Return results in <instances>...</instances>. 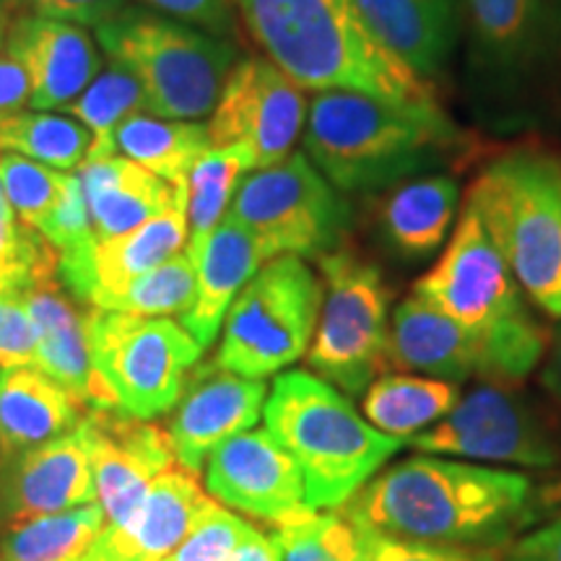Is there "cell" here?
Returning a JSON list of instances; mask_svg holds the SVG:
<instances>
[{
    "instance_id": "cell-49",
    "label": "cell",
    "mask_w": 561,
    "mask_h": 561,
    "mask_svg": "<svg viewBox=\"0 0 561 561\" xmlns=\"http://www.w3.org/2000/svg\"><path fill=\"white\" fill-rule=\"evenodd\" d=\"M0 561H3V559H0Z\"/></svg>"
},
{
    "instance_id": "cell-12",
    "label": "cell",
    "mask_w": 561,
    "mask_h": 561,
    "mask_svg": "<svg viewBox=\"0 0 561 561\" xmlns=\"http://www.w3.org/2000/svg\"><path fill=\"white\" fill-rule=\"evenodd\" d=\"M471 68L496 100H520L561 70V0H460Z\"/></svg>"
},
{
    "instance_id": "cell-30",
    "label": "cell",
    "mask_w": 561,
    "mask_h": 561,
    "mask_svg": "<svg viewBox=\"0 0 561 561\" xmlns=\"http://www.w3.org/2000/svg\"><path fill=\"white\" fill-rule=\"evenodd\" d=\"M208 149V130L203 125L151 117L144 112L117 125L112 136V153L136 161L170 185L185 180Z\"/></svg>"
},
{
    "instance_id": "cell-14",
    "label": "cell",
    "mask_w": 561,
    "mask_h": 561,
    "mask_svg": "<svg viewBox=\"0 0 561 561\" xmlns=\"http://www.w3.org/2000/svg\"><path fill=\"white\" fill-rule=\"evenodd\" d=\"M305 123V89L273 60L250 58L231 68L206 130L210 149H237L255 172L289 157Z\"/></svg>"
},
{
    "instance_id": "cell-48",
    "label": "cell",
    "mask_w": 561,
    "mask_h": 561,
    "mask_svg": "<svg viewBox=\"0 0 561 561\" xmlns=\"http://www.w3.org/2000/svg\"><path fill=\"white\" fill-rule=\"evenodd\" d=\"M11 3H16V0H11Z\"/></svg>"
},
{
    "instance_id": "cell-27",
    "label": "cell",
    "mask_w": 561,
    "mask_h": 561,
    "mask_svg": "<svg viewBox=\"0 0 561 561\" xmlns=\"http://www.w3.org/2000/svg\"><path fill=\"white\" fill-rule=\"evenodd\" d=\"M87 409L32 367L0 371V460L34 450L79 426Z\"/></svg>"
},
{
    "instance_id": "cell-37",
    "label": "cell",
    "mask_w": 561,
    "mask_h": 561,
    "mask_svg": "<svg viewBox=\"0 0 561 561\" xmlns=\"http://www.w3.org/2000/svg\"><path fill=\"white\" fill-rule=\"evenodd\" d=\"M0 182L19 221L39 229V224L53 214L62 198L68 172L53 170V167L9 151L0 153Z\"/></svg>"
},
{
    "instance_id": "cell-36",
    "label": "cell",
    "mask_w": 561,
    "mask_h": 561,
    "mask_svg": "<svg viewBox=\"0 0 561 561\" xmlns=\"http://www.w3.org/2000/svg\"><path fill=\"white\" fill-rule=\"evenodd\" d=\"M273 536L284 561H359V525L343 510H301Z\"/></svg>"
},
{
    "instance_id": "cell-23",
    "label": "cell",
    "mask_w": 561,
    "mask_h": 561,
    "mask_svg": "<svg viewBox=\"0 0 561 561\" xmlns=\"http://www.w3.org/2000/svg\"><path fill=\"white\" fill-rule=\"evenodd\" d=\"M388 362L401 371L455 385L483 371L479 339L416 294L392 312Z\"/></svg>"
},
{
    "instance_id": "cell-6",
    "label": "cell",
    "mask_w": 561,
    "mask_h": 561,
    "mask_svg": "<svg viewBox=\"0 0 561 561\" xmlns=\"http://www.w3.org/2000/svg\"><path fill=\"white\" fill-rule=\"evenodd\" d=\"M468 203L525 297L561 320V164L512 151L481 172Z\"/></svg>"
},
{
    "instance_id": "cell-33",
    "label": "cell",
    "mask_w": 561,
    "mask_h": 561,
    "mask_svg": "<svg viewBox=\"0 0 561 561\" xmlns=\"http://www.w3.org/2000/svg\"><path fill=\"white\" fill-rule=\"evenodd\" d=\"M91 149V130L87 125L50 112H16L0 117V151L21 153L53 170L81 167Z\"/></svg>"
},
{
    "instance_id": "cell-41",
    "label": "cell",
    "mask_w": 561,
    "mask_h": 561,
    "mask_svg": "<svg viewBox=\"0 0 561 561\" xmlns=\"http://www.w3.org/2000/svg\"><path fill=\"white\" fill-rule=\"evenodd\" d=\"M146 3L180 19L182 24L201 26L214 37L227 39V34L234 30L229 0H146Z\"/></svg>"
},
{
    "instance_id": "cell-31",
    "label": "cell",
    "mask_w": 561,
    "mask_h": 561,
    "mask_svg": "<svg viewBox=\"0 0 561 561\" xmlns=\"http://www.w3.org/2000/svg\"><path fill=\"white\" fill-rule=\"evenodd\" d=\"M250 161L237 149H208L182 180L187 216V255L195 263L203 244L219 227L237 187L250 174Z\"/></svg>"
},
{
    "instance_id": "cell-2",
    "label": "cell",
    "mask_w": 561,
    "mask_h": 561,
    "mask_svg": "<svg viewBox=\"0 0 561 561\" xmlns=\"http://www.w3.org/2000/svg\"><path fill=\"white\" fill-rule=\"evenodd\" d=\"M462 146V133L439 104H403L359 91L314 96L305 123V153L339 193L390 191L434 174Z\"/></svg>"
},
{
    "instance_id": "cell-24",
    "label": "cell",
    "mask_w": 561,
    "mask_h": 561,
    "mask_svg": "<svg viewBox=\"0 0 561 561\" xmlns=\"http://www.w3.org/2000/svg\"><path fill=\"white\" fill-rule=\"evenodd\" d=\"M268 263V255L248 227H242L234 216H224L201 255L195 257L198 273V297L193 310L182 318V328L208 348L221 331L229 307L237 294L250 284L252 276Z\"/></svg>"
},
{
    "instance_id": "cell-8",
    "label": "cell",
    "mask_w": 561,
    "mask_h": 561,
    "mask_svg": "<svg viewBox=\"0 0 561 561\" xmlns=\"http://www.w3.org/2000/svg\"><path fill=\"white\" fill-rule=\"evenodd\" d=\"M322 284L301 257H273L237 294L216 364L250 380L278 375L310 348Z\"/></svg>"
},
{
    "instance_id": "cell-21",
    "label": "cell",
    "mask_w": 561,
    "mask_h": 561,
    "mask_svg": "<svg viewBox=\"0 0 561 561\" xmlns=\"http://www.w3.org/2000/svg\"><path fill=\"white\" fill-rule=\"evenodd\" d=\"M26 310L37 331L34 367L58 382L83 409L117 411L115 398L91 364L87 314L62 294L60 278L34 280L24 289Z\"/></svg>"
},
{
    "instance_id": "cell-29",
    "label": "cell",
    "mask_w": 561,
    "mask_h": 561,
    "mask_svg": "<svg viewBox=\"0 0 561 561\" xmlns=\"http://www.w3.org/2000/svg\"><path fill=\"white\" fill-rule=\"evenodd\" d=\"M460 388L424 375H385L364 390V419L390 437L409 439L426 432L455 409Z\"/></svg>"
},
{
    "instance_id": "cell-4",
    "label": "cell",
    "mask_w": 561,
    "mask_h": 561,
    "mask_svg": "<svg viewBox=\"0 0 561 561\" xmlns=\"http://www.w3.org/2000/svg\"><path fill=\"white\" fill-rule=\"evenodd\" d=\"M520 291L471 203L462 208L437 263L413 284L416 297L479 339L481 380L496 385L525 380L546 354L543 328Z\"/></svg>"
},
{
    "instance_id": "cell-22",
    "label": "cell",
    "mask_w": 561,
    "mask_h": 561,
    "mask_svg": "<svg viewBox=\"0 0 561 561\" xmlns=\"http://www.w3.org/2000/svg\"><path fill=\"white\" fill-rule=\"evenodd\" d=\"M362 26L392 60L430 83L447 70L462 34L460 0H354Z\"/></svg>"
},
{
    "instance_id": "cell-16",
    "label": "cell",
    "mask_w": 561,
    "mask_h": 561,
    "mask_svg": "<svg viewBox=\"0 0 561 561\" xmlns=\"http://www.w3.org/2000/svg\"><path fill=\"white\" fill-rule=\"evenodd\" d=\"M206 489L216 502L271 525L310 510L297 462L265 426L234 434L208 455Z\"/></svg>"
},
{
    "instance_id": "cell-38",
    "label": "cell",
    "mask_w": 561,
    "mask_h": 561,
    "mask_svg": "<svg viewBox=\"0 0 561 561\" xmlns=\"http://www.w3.org/2000/svg\"><path fill=\"white\" fill-rule=\"evenodd\" d=\"M255 525L244 523L240 515L221 507L219 502H210L185 541L161 561H229L255 536Z\"/></svg>"
},
{
    "instance_id": "cell-44",
    "label": "cell",
    "mask_w": 561,
    "mask_h": 561,
    "mask_svg": "<svg viewBox=\"0 0 561 561\" xmlns=\"http://www.w3.org/2000/svg\"><path fill=\"white\" fill-rule=\"evenodd\" d=\"M32 83L24 68L9 55H0V117L16 115L30 104Z\"/></svg>"
},
{
    "instance_id": "cell-10",
    "label": "cell",
    "mask_w": 561,
    "mask_h": 561,
    "mask_svg": "<svg viewBox=\"0 0 561 561\" xmlns=\"http://www.w3.org/2000/svg\"><path fill=\"white\" fill-rule=\"evenodd\" d=\"M91 364L115 398L117 411L149 421L180 403L187 371L201 362L203 346L167 318L130 312H87Z\"/></svg>"
},
{
    "instance_id": "cell-40",
    "label": "cell",
    "mask_w": 561,
    "mask_h": 561,
    "mask_svg": "<svg viewBox=\"0 0 561 561\" xmlns=\"http://www.w3.org/2000/svg\"><path fill=\"white\" fill-rule=\"evenodd\" d=\"M37 351V331L26 310L24 291L0 289V369L30 367Z\"/></svg>"
},
{
    "instance_id": "cell-13",
    "label": "cell",
    "mask_w": 561,
    "mask_h": 561,
    "mask_svg": "<svg viewBox=\"0 0 561 561\" xmlns=\"http://www.w3.org/2000/svg\"><path fill=\"white\" fill-rule=\"evenodd\" d=\"M416 453L445 455L471 462H500L520 468H553L561 447L541 416L510 385L483 382L445 419L409 439Z\"/></svg>"
},
{
    "instance_id": "cell-18",
    "label": "cell",
    "mask_w": 561,
    "mask_h": 561,
    "mask_svg": "<svg viewBox=\"0 0 561 561\" xmlns=\"http://www.w3.org/2000/svg\"><path fill=\"white\" fill-rule=\"evenodd\" d=\"M265 401L268 388L263 380L240 377L216 362L198 364L187 371L180 405L167 430L174 458L187 471L198 473L221 442L257 424Z\"/></svg>"
},
{
    "instance_id": "cell-26",
    "label": "cell",
    "mask_w": 561,
    "mask_h": 561,
    "mask_svg": "<svg viewBox=\"0 0 561 561\" xmlns=\"http://www.w3.org/2000/svg\"><path fill=\"white\" fill-rule=\"evenodd\" d=\"M460 185L450 174H421L390 187L380 210V234L401 261H430L445 248L455 216Z\"/></svg>"
},
{
    "instance_id": "cell-1",
    "label": "cell",
    "mask_w": 561,
    "mask_h": 561,
    "mask_svg": "<svg viewBox=\"0 0 561 561\" xmlns=\"http://www.w3.org/2000/svg\"><path fill=\"white\" fill-rule=\"evenodd\" d=\"M543 504V491L520 471L419 453L392 462L339 510L388 536L500 549L530 528Z\"/></svg>"
},
{
    "instance_id": "cell-46",
    "label": "cell",
    "mask_w": 561,
    "mask_h": 561,
    "mask_svg": "<svg viewBox=\"0 0 561 561\" xmlns=\"http://www.w3.org/2000/svg\"><path fill=\"white\" fill-rule=\"evenodd\" d=\"M543 382L546 388L553 392V398L561 403V325L559 331L553 333L551 348H549V362L543 367Z\"/></svg>"
},
{
    "instance_id": "cell-7",
    "label": "cell",
    "mask_w": 561,
    "mask_h": 561,
    "mask_svg": "<svg viewBox=\"0 0 561 561\" xmlns=\"http://www.w3.org/2000/svg\"><path fill=\"white\" fill-rule=\"evenodd\" d=\"M110 60L140 81L146 107L167 121H201L219 104L237 60V47L182 21L121 11L96 26Z\"/></svg>"
},
{
    "instance_id": "cell-39",
    "label": "cell",
    "mask_w": 561,
    "mask_h": 561,
    "mask_svg": "<svg viewBox=\"0 0 561 561\" xmlns=\"http://www.w3.org/2000/svg\"><path fill=\"white\" fill-rule=\"evenodd\" d=\"M359 561H507L500 549L411 541L359 525Z\"/></svg>"
},
{
    "instance_id": "cell-32",
    "label": "cell",
    "mask_w": 561,
    "mask_h": 561,
    "mask_svg": "<svg viewBox=\"0 0 561 561\" xmlns=\"http://www.w3.org/2000/svg\"><path fill=\"white\" fill-rule=\"evenodd\" d=\"M104 530L102 504L37 517L5 533L0 541L3 561H73Z\"/></svg>"
},
{
    "instance_id": "cell-34",
    "label": "cell",
    "mask_w": 561,
    "mask_h": 561,
    "mask_svg": "<svg viewBox=\"0 0 561 561\" xmlns=\"http://www.w3.org/2000/svg\"><path fill=\"white\" fill-rule=\"evenodd\" d=\"M146 107V91L140 81L121 62L107 60V68L94 76V81L68 104L66 112L91 130V149L87 159L112 157V136L117 125Z\"/></svg>"
},
{
    "instance_id": "cell-5",
    "label": "cell",
    "mask_w": 561,
    "mask_h": 561,
    "mask_svg": "<svg viewBox=\"0 0 561 561\" xmlns=\"http://www.w3.org/2000/svg\"><path fill=\"white\" fill-rule=\"evenodd\" d=\"M263 419L297 462L310 510L343 507L405 447L375 430L346 392L305 369L276 377Z\"/></svg>"
},
{
    "instance_id": "cell-42",
    "label": "cell",
    "mask_w": 561,
    "mask_h": 561,
    "mask_svg": "<svg viewBox=\"0 0 561 561\" xmlns=\"http://www.w3.org/2000/svg\"><path fill=\"white\" fill-rule=\"evenodd\" d=\"M39 16L79 26H102L123 11L125 0H32Z\"/></svg>"
},
{
    "instance_id": "cell-15",
    "label": "cell",
    "mask_w": 561,
    "mask_h": 561,
    "mask_svg": "<svg viewBox=\"0 0 561 561\" xmlns=\"http://www.w3.org/2000/svg\"><path fill=\"white\" fill-rule=\"evenodd\" d=\"M96 500L87 421L62 437L0 460V533Z\"/></svg>"
},
{
    "instance_id": "cell-35",
    "label": "cell",
    "mask_w": 561,
    "mask_h": 561,
    "mask_svg": "<svg viewBox=\"0 0 561 561\" xmlns=\"http://www.w3.org/2000/svg\"><path fill=\"white\" fill-rule=\"evenodd\" d=\"M195 297H198L195 263L187 252H180L153 271L130 280L125 289L100 297L91 307L107 312L140 314V318H170V314L185 318L193 310Z\"/></svg>"
},
{
    "instance_id": "cell-9",
    "label": "cell",
    "mask_w": 561,
    "mask_h": 561,
    "mask_svg": "<svg viewBox=\"0 0 561 561\" xmlns=\"http://www.w3.org/2000/svg\"><path fill=\"white\" fill-rule=\"evenodd\" d=\"M322 307L307 364L346 396L390 369V289L375 265L335 250L320 257Z\"/></svg>"
},
{
    "instance_id": "cell-25",
    "label": "cell",
    "mask_w": 561,
    "mask_h": 561,
    "mask_svg": "<svg viewBox=\"0 0 561 561\" xmlns=\"http://www.w3.org/2000/svg\"><path fill=\"white\" fill-rule=\"evenodd\" d=\"M79 180L100 242L138 229L178 198V187L121 153L83 159Z\"/></svg>"
},
{
    "instance_id": "cell-43",
    "label": "cell",
    "mask_w": 561,
    "mask_h": 561,
    "mask_svg": "<svg viewBox=\"0 0 561 561\" xmlns=\"http://www.w3.org/2000/svg\"><path fill=\"white\" fill-rule=\"evenodd\" d=\"M507 561H561V512L533 530H525L512 543Z\"/></svg>"
},
{
    "instance_id": "cell-3",
    "label": "cell",
    "mask_w": 561,
    "mask_h": 561,
    "mask_svg": "<svg viewBox=\"0 0 561 561\" xmlns=\"http://www.w3.org/2000/svg\"><path fill=\"white\" fill-rule=\"evenodd\" d=\"M268 60L301 89H346L403 104H437L416 79L369 37L354 0H234Z\"/></svg>"
},
{
    "instance_id": "cell-28",
    "label": "cell",
    "mask_w": 561,
    "mask_h": 561,
    "mask_svg": "<svg viewBox=\"0 0 561 561\" xmlns=\"http://www.w3.org/2000/svg\"><path fill=\"white\" fill-rule=\"evenodd\" d=\"M178 198L170 208L153 216L138 229L115 240H96L94 248V278L96 289L91 294L89 305L100 297L125 289L130 280L180 255L187 244V216H185V191L178 182Z\"/></svg>"
},
{
    "instance_id": "cell-45",
    "label": "cell",
    "mask_w": 561,
    "mask_h": 561,
    "mask_svg": "<svg viewBox=\"0 0 561 561\" xmlns=\"http://www.w3.org/2000/svg\"><path fill=\"white\" fill-rule=\"evenodd\" d=\"M229 561H284V551H280L278 538L265 536L263 530H255V536L242 546Z\"/></svg>"
},
{
    "instance_id": "cell-11",
    "label": "cell",
    "mask_w": 561,
    "mask_h": 561,
    "mask_svg": "<svg viewBox=\"0 0 561 561\" xmlns=\"http://www.w3.org/2000/svg\"><path fill=\"white\" fill-rule=\"evenodd\" d=\"M229 216L257 237L268 261L320 257L339 250L351 210L307 153L244 174Z\"/></svg>"
},
{
    "instance_id": "cell-19",
    "label": "cell",
    "mask_w": 561,
    "mask_h": 561,
    "mask_svg": "<svg viewBox=\"0 0 561 561\" xmlns=\"http://www.w3.org/2000/svg\"><path fill=\"white\" fill-rule=\"evenodd\" d=\"M198 476L174 462L157 476L149 494L121 525L104 528L73 561H161L185 541L210 507Z\"/></svg>"
},
{
    "instance_id": "cell-47",
    "label": "cell",
    "mask_w": 561,
    "mask_h": 561,
    "mask_svg": "<svg viewBox=\"0 0 561 561\" xmlns=\"http://www.w3.org/2000/svg\"><path fill=\"white\" fill-rule=\"evenodd\" d=\"M11 30V0H0V47L5 45Z\"/></svg>"
},
{
    "instance_id": "cell-17",
    "label": "cell",
    "mask_w": 561,
    "mask_h": 561,
    "mask_svg": "<svg viewBox=\"0 0 561 561\" xmlns=\"http://www.w3.org/2000/svg\"><path fill=\"white\" fill-rule=\"evenodd\" d=\"M83 421L91 439V471L96 500L104 510V528L121 525L149 494L151 483L174 458L170 434L123 411L87 409Z\"/></svg>"
},
{
    "instance_id": "cell-20",
    "label": "cell",
    "mask_w": 561,
    "mask_h": 561,
    "mask_svg": "<svg viewBox=\"0 0 561 561\" xmlns=\"http://www.w3.org/2000/svg\"><path fill=\"white\" fill-rule=\"evenodd\" d=\"M5 55L30 76V107L39 112L66 110L102 70L94 39L83 26L39 13L11 21Z\"/></svg>"
}]
</instances>
